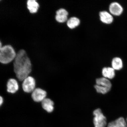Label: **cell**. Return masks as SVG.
I'll return each instance as SVG.
<instances>
[{
    "instance_id": "obj_2",
    "label": "cell",
    "mask_w": 127,
    "mask_h": 127,
    "mask_svg": "<svg viewBox=\"0 0 127 127\" xmlns=\"http://www.w3.org/2000/svg\"><path fill=\"white\" fill-rule=\"evenodd\" d=\"M16 55L15 50L11 46L7 45L0 48V62L7 64L14 60Z\"/></svg>"
},
{
    "instance_id": "obj_9",
    "label": "cell",
    "mask_w": 127,
    "mask_h": 127,
    "mask_svg": "<svg viewBox=\"0 0 127 127\" xmlns=\"http://www.w3.org/2000/svg\"><path fill=\"white\" fill-rule=\"evenodd\" d=\"M100 19L104 23L109 24L112 23L113 17L109 12L106 11H101L99 13Z\"/></svg>"
},
{
    "instance_id": "obj_11",
    "label": "cell",
    "mask_w": 127,
    "mask_h": 127,
    "mask_svg": "<svg viewBox=\"0 0 127 127\" xmlns=\"http://www.w3.org/2000/svg\"><path fill=\"white\" fill-rule=\"evenodd\" d=\"M107 127H127L126 122L123 117H120L109 123Z\"/></svg>"
},
{
    "instance_id": "obj_17",
    "label": "cell",
    "mask_w": 127,
    "mask_h": 127,
    "mask_svg": "<svg viewBox=\"0 0 127 127\" xmlns=\"http://www.w3.org/2000/svg\"><path fill=\"white\" fill-rule=\"evenodd\" d=\"M95 88L98 93H101L102 94H106L111 90L110 89L104 88L96 85L95 86Z\"/></svg>"
},
{
    "instance_id": "obj_13",
    "label": "cell",
    "mask_w": 127,
    "mask_h": 127,
    "mask_svg": "<svg viewBox=\"0 0 127 127\" xmlns=\"http://www.w3.org/2000/svg\"><path fill=\"white\" fill-rule=\"evenodd\" d=\"M27 4L28 8L31 13H35L37 12L39 5L35 0H28Z\"/></svg>"
},
{
    "instance_id": "obj_4",
    "label": "cell",
    "mask_w": 127,
    "mask_h": 127,
    "mask_svg": "<svg viewBox=\"0 0 127 127\" xmlns=\"http://www.w3.org/2000/svg\"><path fill=\"white\" fill-rule=\"evenodd\" d=\"M36 82L34 79L31 76H28L24 79L22 84L23 91L26 93H32L35 89Z\"/></svg>"
},
{
    "instance_id": "obj_3",
    "label": "cell",
    "mask_w": 127,
    "mask_h": 127,
    "mask_svg": "<svg viewBox=\"0 0 127 127\" xmlns=\"http://www.w3.org/2000/svg\"><path fill=\"white\" fill-rule=\"evenodd\" d=\"M93 123L95 127H105L107 125V119L102 112L101 109L98 108L93 112Z\"/></svg>"
},
{
    "instance_id": "obj_16",
    "label": "cell",
    "mask_w": 127,
    "mask_h": 127,
    "mask_svg": "<svg viewBox=\"0 0 127 127\" xmlns=\"http://www.w3.org/2000/svg\"><path fill=\"white\" fill-rule=\"evenodd\" d=\"M80 23V20L75 17H70L67 20V25L69 28L73 29L78 26Z\"/></svg>"
},
{
    "instance_id": "obj_7",
    "label": "cell",
    "mask_w": 127,
    "mask_h": 127,
    "mask_svg": "<svg viewBox=\"0 0 127 127\" xmlns=\"http://www.w3.org/2000/svg\"><path fill=\"white\" fill-rule=\"evenodd\" d=\"M68 14V12L66 9L64 8L59 9L56 12V20L59 23H64L67 20Z\"/></svg>"
},
{
    "instance_id": "obj_15",
    "label": "cell",
    "mask_w": 127,
    "mask_h": 127,
    "mask_svg": "<svg viewBox=\"0 0 127 127\" xmlns=\"http://www.w3.org/2000/svg\"><path fill=\"white\" fill-rule=\"evenodd\" d=\"M112 67L116 70H120L123 67V61L119 57H115L112 59Z\"/></svg>"
},
{
    "instance_id": "obj_14",
    "label": "cell",
    "mask_w": 127,
    "mask_h": 127,
    "mask_svg": "<svg viewBox=\"0 0 127 127\" xmlns=\"http://www.w3.org/2000/svg\"><path fill=\"white\" fill-rule=\"evenodd\" d=\"M96 85L103 87L111 89L112 85L110 81L104 77L97 78L96 80Z\"/></svg>"
},
{
    "instance_id": "obj_5",
    "label": "cell",
    "mask_w": 127,
    "mask_h": 127,
    "mask_svg": "<svg viewBox=\"0 0 127 127\" xmlns=\"http://www.w3.org/2000/svg\"><path fill=\"white\" fill-rule=\"evenodd\" d=\"M46 96V92L40 88H35L32 93V98L36 102H42Z\"/></svg>"
},
{
    "instance_id": "obj_1",
    "label": "cell",
    "mask_w": 127,
    "mask_h": 127,
    "mask_svg": "<svg viewBox=\"0 0 127 127\" xmlns=\"http://www.w3.org/2000/svg\"><path fill=\"white\" fill-rule=\"evenodd\" d=\"M14 71L20 81L28 77L32 71V64L26 51L21 50L16 53L13 63Z\"/></svg>"
},
{
    "instance_id": "obj_10",
    "label": "cell",
    "mask_w": 127,
    "mask_h": 127,
    "mask_svg": "<svg viewBox=\"0 0 127 127\" xmlns=\"http://www.w3.org/2000/svg\"><path fill=\"white\" fill-rule=\"evenodd\" d=\"M42 106L44 110L50 113L54 109V103L53 101L49 98H46L42 102Z\"/></svg>"
},
{
    "instance_id": "obj_12",
    "label": "cell",
    "mask_w": 127,
    "mask_h": 127,
    "mask_svg": "<svg viewBox=\"0 0 127 127\" xmlns=\"http://www.w3.org/2000/svg\"><path fill=\"white\" fill-rule=\"evenodd\" d=\"M102 73L103 77L108 79H113L115 75V70L112 67H104L102 69Z\"/></svg>"
},
{
    "instance_id": "obj_18",
    "label": "cell",
    "mask_w": 127,
    "mask_h": 127,
    "mask_svg": "<svg viewBox=\"0 0 127 127\" xmlns=\"http://www.w3.org/2000/svg\"><path fill=\"white\" fill-rule=\"evenodd\" d=\"M3 98L1 96H0V106H1L3 104Z\"/></svg>"
},
{
    "instance_id": "obj_6",
    "label": "cell",
    "mask_w": 127,
    "mask_h": 127,
    "mask_svg": "<svg viewBox=\"0 0 127 127\" xmlns=\"http://www.w3.org/2000/svg\"><path fill=\"white\" fill-rule=\"evenodd\" d=\"M109 10L113 15H119L123 12V8L122 6L117 2L111 3L109 6Z\"/></svg>"
},
{
    "instance_id": "obj_19",
    "label": "cell",
    "mask_w": 127,
    "mask_h": 127,
    "mask_svg": "<svg viewBox=\"0 0 127 127\" xmlns=\"http://www.w3.org/2000/svg\"></svg>"
},
{
    "instance_id": "obj_8",
    "label": "cell",
    "mask_w": 127,
    "mask_h": 127,
    "mask_svg": "<svg viewBox=\"0 0 127 127\" xmlns=\"http://www.w3.org/2000/svg\"><path fill=\"white\" fill-rule=\"evenodd\" d=\"M7 91L8 93L14 94L19 90V86L17 81L14 79H10L7 84Z\"/></svg>"
}]
</instances>
